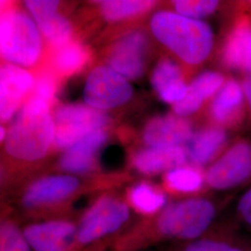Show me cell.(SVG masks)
Masks as SVG:
<instances>
[{
    "label": "cell",
    "instance_id": "obj_13",
    "mask_svg": "<svg viewBox=\"0 0 251 251\" xmlns=\"http://www.w3.org/2000/svg\"><path fill=\"white\" fill-rule=\"evenodd\" d=\"M76 229V224L65 219L35 222L22 228L33 251H68Z\"/></svg>",
    "mask_w": 251,
    "mask_h": 251
},
{
    "label": "cell",
    "instance_id": "obj_32",
    "mask_svg": "<svg viewBox=\"0 0 251 251\" xmlns=\"http://www.w3.org/2000/svg\"><path fill=\"white\" fill-rule=\"evenodd\" d=\"M248 75H251V36L250 42H249V46H248L247 53H246V59H245V63H244V68H243L241 76Z\"/></svg>",
    "mask_w": 251,
    "mask_h": 251
},
{
    "label": "cell",
    "instance_id": "obj_30",
    "mask_svg": "<svg viewBox=\"0 0 251 251\" xmlns=\"http://www.w3.org/2000/svg\"><path fill=\"white\" fill-rule=\"evenodd\" d=\"M236 216L240 223L251 227V186L238 200Z\"/></svg>",
    "mask_w": 251,
    "mask_h": 251
},
{
    "label": "cell",
    "instance_id": "obj_25",
    "mask_svg": "<svg viewBox=\"0 0 251 251\" xmlns=\"http://www.w3.org/2000/svg\"><path fill=\"white\" fill-rule=\"evenodd\" d=\"M154 4V1L144 0H106L100 2V9L107 20L118 21L152 9Z\"/></svg>",
    "mask_w": 251,
    "mask_h": 251
},
{
    "label": "cell",
    "instance_id": "obj_31",
    "mask_svg": "<svg viewBox=\"0 0 251 251\" xmlns=\"http://www.w3.org/2000/svg\"><path fill=\"white\" fill-rule=\"evenodd\" d=\"M247 106V123L244 132L251 134V75H244L240 78Z\"/></svg>",
    "mask_w": 251,
    "mask_h": 251
},
{
    "label": "cell",
    "instance_id": "obj_12",
    "mask_svg": "<svg viewBox=\"0 0 251 251\" xmlns=\"http://www.w3.org/2000/svg\"><path fill=\"white\" fill-rule=\"evenodd\" d=\"M163 251H251V241L235 222L217 221L197 239L172 243Z\"/></svg>",
    "mask_w": 251,
    "mask_h": 251
},
{
    "label": "cell",
    "instance_id": "obj_14",
    "mask_svg": "<svg viewBox=\"0 0 251 251\" xmlns=\"http://www.w3.org/2000/svg\"><path fill=\"white\" fill-rule=\"evenodd\" d=\"M237 136L212 125L198 129L184 146L188 161L206 169L225 153Z\"/></svg>",
    "mask_w": 251,
    "mask_h": 251
},
{
    "label": "cell",
    "instance_id": "obj_22",
    "mask_svg": "<svg viewBox=\"0 0 251 251\" xmlns=\"http://www.w3.org/2000/svg\"><path fill=\"white\" fill-rule=\"evenodd\" d=\"M164 184L169 193L181 197L180 199L202 197L209 190L206 169L190 163L165 173Z\"/></svg>",
    "mask_w": 251,
    "mask_h": 251
},
{
    "label": "cell",
    "instance_id": "obj_3",
    "mask_svg": "<svg viewBox=\"0 0 251 251\" xmlns=\"http://www.w3.org/2000/svg\"><path fill=\"white\" fill-rule=\"evenodd\" d=\"M55 138L54 120L49 104L32 98L22 109L6 136V151L22 161L43 158Z\"/></svg>",
    "mask_w": 251,
    "mask_h": 251
},
{
    "label": "cell",
    "instance_id": "obj_11",
    "mask_svg": "<svg viewBox=\"0 0 251 251\" xmlns=\"http://www.w3.org/2000/svg\"><path fill=\"white\" fill-rule=\"evenodd\" d=\"M80 179L71 175H50L36 179L25 191L22 205L32 211L60 206L80 189Z\"/></svg>",
    "mask_w": 251,
    "mask_h": 251
},
{
    "label": "cell",
    "instance_id": "obj_5",
    "mask_svg": "<svg viewBox=\"0 0 251 251\" xmlns=\"http://www.w3.org/2000/svg\"><path fill=\"white\" fill-rule=\"evenodd\" d=\"M1 55L15 65L30 66L41 53V37L36 24L21 10H8L0 23Z\"/></svg>",
    "mask_w": 251,
    "mask_h": 251
},
{
    "label": "cell",
    "instance_id": "obj_6",
    "mask_svg": "<svg viewBox=\"0 0 251 251\" xmlns=\"http://www.w3.org/2000/svg\"><path fill=\"white\" fill-rule=\"evenodd\" d=\"M225 28L218 49V63L223 72L242 75L251 36V13L241 1H228L225 8Z\"/></svg>",
    "mask_w": 251,
    "mask_h": 251
},
{
    "label": "cell",
    "instance_id": "obj_2",
    "mask_svg": "<svg viewBox=\"0 0 251 251\" xmlns=\"http://www.w3.org/2000/svg\"><path fill=\"white\" fill-rule=\"evenodd\" d=\"M150 27L157 41L181 67L202 65L215 50L214 33L204 21L183 17L172 10H160L153 14Z\"/></svg>",
    "mask_w": 251,
    "mask_h": 251
},
{
    "label": "cell",
    "instance_id": "obj_18",
    "mask_svg": "<svg viewBox=\"0 0 251 251\" xmlns=\"http://www.w3.org/2000/svg\"><path fill=\"white\" fill-rule=\"evenodd\" d=\"M33 76L15 64L2 66L0 72V115L9 120L17 111L27 92L33 87Z\"/></svg>",
    "mask_w": 251,
    "mask_h": 251
},
{
    "label": "cell",
    "instance_id": "obj_1",
    "mask_svg": "<svg viewBox=\"0 0 251 251\" xmlns=\"http://www.w3.org/2000/svg\"><path fill=\"white\" fill-rule=\"evenodd\" d=\"M231 197L217 201L206 196L179 199L114 236L113 251H142L161 243L185 242L206 233Z\"/></svg>",
    "mask_w": 251,
    "mask_h": 251
},
{
    "label": "cell",
    "instance_id": "obj_29",
    "mask_svg": "<svg viewBox=\"0 0 251 251\" xmlns=\"http://www.w3.org/2000/svg\"><path fill=\"white\" fill-rule=\"evenodd\" d=\"M35 93V98L41 100L49 104L50 101H51L53 99L55 93V83L53 78L48 74L40 75L36 81Z\"/></svg>",
    "mask_w": 251,
    "mask_h": 251
},
{
    "label": "cell",
    "instance_id": "obj_17",
    "mask_svg": "<svg viewBox=\"0 0 251 251\" xmlns=\"http://www.w3.org/2000/svg\"><path fill=\"white\" fill-rule=\"evenodd\" d=\"M146 45V38L142 33L136 32L123 37L108 59L110 67L126 78L140 77L144 70Z\"/></svg>",
    "mask_w": 251,
    "mask_h": 251
},
{
    "label": "cell",
    "instance_id": "obj_33",
    "mask_svg": "<svg viewBox=\"0 0 251 251\" xmlns=\"http://www.w3.org/2000/svg\"><path fill=\"white\" fill-rule=\"evenodd\" d=\"M0 132H1V140H3L4 138H5V129L3 128V127H1V130H0Z\"/></svg>",
    "mask_w": 251,
    "mask_h": 251
},
{
    "label": "cell",
    "instance_id": "obj_9",
    "mask_svg": "<svg viewBox=\"0 0 251 251\" xmlns=\"http://www.w3.org/2000/svg\"><path fill=\"white\" fill-rule=\"evenodd\" d=\"M209 125L231 133L244 132L247 123V106L241 80L229 75L223 88L208 103Z\"/></svg>",
    "mask_w": 251,
    "mask_h": 251
},
{
    "label": "cell",
    "instance_id": "obj_23",
    "mask_svg": "<svg viewBox=\"0 0 251 251\" xmlns=\"http://www.w3.org/2000/svg\"><path fill=\"white\" fill-rule=\"evenodd\" d=\"M106 140V134L98 130L81 139L68 148L60 160L63 171L72 173H85L94 167L95 155Z\"/></svg>",
    "mask_w": 251,
    "mask_h": 251
},
{
    "label": "cell",
    "instance_id": "obj_19",
    "mask_svg": "<svg viewBox=\"0 0 251 251\" xmlns=\"http://www.w3.org/2000/svg\"><path fill=\"white\" fill-rule=\"evenodd\" d=\"M25 6L34 16L42 34L50 43L61 48L69 42L72 32L71 25L58 13V1L32 0L26 1Z\"/></svg>",
    "mask_w": 251,
    "mask_h": 251
},
{
    "label": "cell",
    "instance_id": "obj_10",
    "mask_svg": "<svg viewBox=\"0 0 251 251\" xmlns=\"http://www.w3.org/2000/svg\"><path fill=\"white\" fill-rule=\"evenodd\" d=\"M86 103L96 110L124 104L132 96V88L125 77L110 67L100 66L90 73L84 88Z\"/></svg>",
    "mask_w": 251,
    "mask_h": 251
},
{
    "label": "cell",
    "instance_id": "obj_15",
    "mask_svg": "<svg viewBox=\"0 0 251 251\" xmlns=\"http://www.w3.org/2000/svg\"><path fill=\"white\" fill-rule=\"evenodd\" d=\"M229 75L223 71H205L199 74L189 84L184 98L172 105L174 114L187 118L198 113L205 102L209 103L213 99Z\"/></svg>",
    "mask_w": 251,
    "mask_h": 251
},
{
    "label": "cell",
    "instance_id": "obj_7",
    "mask_svg": "<svg viewBox=\"0 0 251 251\" xmlns=\"http://www.w3.org/2000/svg\"><path fill=\"white\" fill-rule=\"evenodd\" d=\"M209 190L231 192L251 184V137L237 136L225 153L206 169Z\"/></svg>",
    "mask_w": 251,
    "mask_h": 251
},
{
    "label": "cell",
    "instance_id": "obj_20",
    "mask_svg": "<svg viewBox=\"0 0 251 251\" xmlns=\"http://www.w3.org/2000/svg\"><path fill=\"white\" fill-rule=\"evenodd\" d=\"M152 88L162 100L172 105L183 99L188 90L182 67L175 60L162 59L152 75Z\"/></svg>",
    "mask_w": 251,
    "mask_h": 251
},
{
    "label": "cell",
    "instance_id": "obj_24",
    "mask_svg": "<svg viewBox=\"0 0 251 251\" xmlns=\"http://www.w3.org/2000/svg\"><path fill=\"white\" fill-rule=\"evenodd\" d=\"M129 202L138 212L146 217L159 212L168 205L167 197L161 190L145 182L130 190Z\"/></svg>",
    "mask_w": 251,
    "mask_h": 251
},
{
    "label": "cell",
    "instance_id": "obj_4",
    "mask_svg": "<svg viewBox=\"0 0 251 251\" xmlns=\"http://www.w3.org/2000/svg\"><path fill=\"white\" fill-rule=\"evenodd\" d=\"M130 217L129 207L119 198L105 196L88 209L77 224L76 233L67 251H85L90 247L116 236Z\"/></svg>",
    "mask_w": 251,
    "mask_h": 251
},
{
    "label": "cell",
    "instance_id": "obj_16",
    "mask_svg": "<svg viewBox=\"0 0 251 251\" xmlns=\"http://www.w3.org/2000/svg\"><path fill=\"white\" fill-rule=\"evenodd\" d=\"M193 134L188 118L173 114L152 119L145 127L144 139L150 147L185 146Z\"/></svg>",
    "mask_w": 251,
    "mask_h": 251
},
{
    "label": "cell",
    "instance_id": "obj_28",
    "mask_svg": "<svg viewBox=\"0 0 251 251\" xmlns=\"http://www.w3.org/2000/svg\"><path fill=\"white\" fill-rule=\"evenodd\" d=\"M0 251H33L23 230L11 219H4L1 222Z\"/></svg>",
    "mask_w": 251,
    "mask_h": 251
},
{
    "label": "cell",
    "instance_id": "obj_27",
    "mask_svg": "<svg viewBox=\"0 0 251 251\" xmlns=\"http://www.w3.org/2000/svg\"><path fill=\"white\" fill-rule=\"evenodd\" d=\"M88 54L86 49L76 42H68L61 48L55 57V64L57 68L66 75L72 74L86 63Z\"/></svg>",
    "mask_w": 251,
    "mask_h": 251
},
{
    "label": "cell",
    "instance_id": "obj_8",
    "mask_svg": "<svg viewBox=\"0 0 251 251\" xmlns=\"http://www.w3.org/2000/svg\"><path fill=\"white\" fill-rule=\"evenodd\" d=\"M108 122L107 116L94 108L64 105L57 110L54 117V142L59 148H70L86 136L100 130Z\"/></svg>",
    "mask_w": 251,
    "mask_h": 251
},
{
    "label": "cell",
    "instance_id": "obj_26",
    "mask_svg": "<svg viewBox=\"0 0 251 251\" xmlns=\"http://www.w3.org/2000/svg\"><path fill=\"white\" fill-rule=\"evenodd\" d=\"M226 5L227 2L218 0H176L172 2V11L183 17L202 21L220 9L225 10Z\"/></svg>",
    "mask_w": 251,
    "mask_h": 251
},
{
    "label": "cell",
    "instance_id": "obj_21",
    "mask_svg": "<svg viewBox=\"0 0 251 251\" xmlns=\"http://www.w3.org/2000/svg\"><path fill=\"white\" fill-rule=\"evenodd\" d=\"M184 146L149 147L138 152L134 157L135 168L146 175L167 173L187 164Z\"/></svg>",
    "mask_w": 251,
    "mask_h": 251
}]
</instances>
